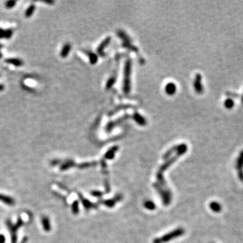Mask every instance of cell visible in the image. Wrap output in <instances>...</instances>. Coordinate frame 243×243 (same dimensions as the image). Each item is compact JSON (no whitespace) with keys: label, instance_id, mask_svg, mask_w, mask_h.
I'll return each mask as SVG.
<instances>
[{"label":"cell","instance_id":"1","mask_svg":"<svg viewBox=\"0 0 243 243\" xmlns=\"http://www.w3.org/2000/svg\"><path fill=\"white\" fill-rule=\"evenodd\" d=\"M130 69H131V61L128 60L126 63L124 72V91L126 93H129L130 90Z\"/></svg>","mask_w":243,"mask_h":243},{"label":"cell","instance_id":"25","mask_svg":"<svg viewBox=\"0 0 243 243\" xmlns=\"http://www.w3.org/2000/svg\"><path fill=\"white\" fill-rule=\"evenodd\" d=\"M3 89H4V85L0 84V91H2Z\"/></svg>","mask_w":243,"mask_h":243},{"label":"cell","instance_id":"6","mask_svg":"<svg viewBox=\"0 0 243 243\" xmlns=\"http://www.w3.org/2000/svg\"><path fill=\"white\" fill-rule=\"evenodd\" d=\"M0 201L10 206L14 205V203H15V201H14V200L12 197L3 195H0Z\"/></svg>","mask_w":243,"mask_h":243},{"label":"cell","instance_id":"8","mask_svg":"<svg viewBox=\"0 0 243 243\" xmlns=\"http://www.w3.org/2000/svg\"><path fill=\"white\" fill-rule=\"evenodd\" d=\"M176 90V85H175L174 83H169L168 84L166 85V92L167 94H168L170 95H173L175 93Z\"/></svg>","mask_w":243,"mask_h":243},{"label":"cell","instance_id":"15","mask_svg":"<svg viewBox=\"0 0 243 243\" xmlns=\"http://www.w3.org/2000/svg\"><path fill=\"white\" fill-rule=\"evenodd\" d=\"M134 120L137 121L138 124H140L139 125H145V120H144L143 117H142L141 116L138 115V114H136V116L134 115Z\"/></svg>","mask_w":243,"mask_h":243},{"label":"cell","instance_id":"14","mask_svg":"<svg viewBox=\"0 0 243 243\" xmlns=\"http://www.w3.org/2000/svg\"><path fill=\"white\" fill-rule=\"evenodd\" d=\"M117 146H116V147H113V148L111 149L110 151H109L108 153H106L105 158H108V159L112 158L113 157V155H114V153H116V150H117Z\"/></svg>","mask_w":243,"mask_h":243},{"label":"cell","instance_id":"29","mask_svg":"<svg viewBox=\"0 0 243 243\" xmlns=\"http://www.w3.org/2000/svg\"><path fill=\"white\" fill-rule=\"evenodd\" d=\"M242 101L243 102V96H242Z\"/></svg>","mask_w":243,"mask_h":243},{"label":"cell","instance_id":"19","mask_svg":"<svg viewBox=\"0 0 243 243\" xmlns=\"http://www.w3.org/2000/svg\"><path fill=\"white\" fill-rule=\"evenodd\" d=\"M78 202L76 201L73 203L72 205V211L74 213H77L78 212Z\"/></svg>","mask_w":243,"mask_h":243},{"label":"cell","instance_id":"20","mask_svg":"<svg viewBox=\"0 0 243 243\" xmlns=\"http://www.w3.org/2000/svg\"><path fill=\"white\" fill-rule=\"evenodd\" d=\"M145 207H146V208H148L149 209H153L155 208V205L152 202L146 203L145 204Z\"/></svg>","mask_w":243,"mask_h":243},{"label":"cell","instance_id":"3","mask_svg":"<svg viewBox=\"0 0 243 243\" xmlns=\"http://www.w3.org/2000/svg\"><path fill=\"white\" fill-rule=\"evenodd\" d=\"M202 76L200 74H197L195 76V79L194 81V88L196 92L199 94H201L203 93V87L201 83Z\"/></svg>","mask_w":243,"mask_h":243},{"label":"cell","instance_id":"23","mask_svg":"<svg viewBox=\"0 0 243 243\" xmlns=\"http://www.w3.org/2000/svg\"><path fill=\"white\" fill-rule=\"evenodd\" d=\"M6 238L3 234H0V243H5Z\"/></svg>","mask_w":243,"mask_h":243},{"label":"cell","instance_id":"28","mask_svg":"<svg viewBox=\"0 0 243 243\" xmlns=\"http://www.w3.org/2000/svg\"><path fill=\"white\" fill-rule=\"evenodd\" d=\"M2 47H3V45L2 44H0V49H1Z\"/></svg>","mask_w":243,"mask_h":243},{"label":"cell","instance_id":"11","mask_svg":"<svg viewBox=\"0 0 243 243\" xmlns=\"http://www.w3.org/2000/svg\"><path fill=\"white\" fill-rule=\"evenodd\" d=\"M35 9H36V7L35 5L31 4L28 8L27 9L26 12H25V17L26 18H30L31 16L34 14Z\"/></svg>","mask_w":243,"mask_h":243},{"label":"cell","instance_id":"5","mask_svg":"<svg viewBox=\"0 0 243 243\" xmlns=\"http://www.w3.org/2000/svg\"><path fill=\"white\" fill-rule=\"evenodd\" d=\"M209 207H210V209L215 213H220L221 211V209H222V207H221L220 203H217V202H216V201H213L212 203H210Z\"/></svg>","mask_w":243,"mask_h":243},{"label":"cell","instance_id":"9","mask_svg":"<svg viewBox=\"0 0 243 243\" xmlns=\"http://www.w3.org/2000/svg\"><path fill=\"white\" fill-rule=\"evenodd\" d=\"M42 224L44 230L45 231H49L51 230V224H50L49 220L47 217H43L42 218Z\"/></svg>","mask_w":243,"mask_h":243},{"label":"cell","instance_id":"27","mask_svg":"<svg viewBox=\"0 0 243 243\" xmlns=\"http://www.w3.org/2000/svg\"><path fill=\"white\" fill-rule=\"evenodd\" d=\"M2 58V53L0 52V58Z\"/></svg>","mask_w":243,"mask_h":243},{"label":"cell","instance_id":"26","mask_svg":"<svg viewBox=\"0 0 243 243\" xmlns=\"http://www.w3.org/2000/svg\"><path fill=\"white\" fill-rule=\"evenodd\" d=\"M45 3H47V4H53L54 2L53 1H48V2H44Z\"/></svg>","mask_w":243,"mask_h":243},{"label":"cell","instance_id":"13","mask_svg":"<svg viewBox=\"0 0 243 243\" xmlns=\"http://www.w3.org/2000/svg\"><path fill=\"white\" fill-rule=\"evenodd\" d=\"M74 165V162H72V161H68V162H65L64 163H63L62 164V166H61V170H67L68 168H70V167H72V166H73Z\"/></svg>","mask_w":243,"mask_h":243},{"label":"cell","instance_id":"10","mask_svg":"<svg viewBox=\"0 0 243 243\" xmlns=\"http://www.w3.org/2000/svg\"><path fill=\"white\" fill-rule=\"evenodd\" d=\"M237 168L238 171L243 170V150L240 153L237 162Z\"/></svg>","mask_w":243,"mask_h":243},{"label":"cell","instance_id":"17","mask_svg":"<svg viewBox=\"0 0 243 243\" xmlns=\"http://www.w3.org/2000/svg\"><path fill=\"white\" fill-rule=\"evenodd\" d=\"M13 35V30L11 28H8V29L5 30V37L4 39H9L12 37Z\"/></svg>","mask_w":243,"mask_h":243},{"label":"cell","instance_id":"22","mask_svg":"<svg viewBox=\"0 0 243 243\" xmlns=\"http://www.w3.org/2000/svg\"><path fill=\"white\" fill-rule=\"evenodd\" d=\"M238 177L239 179L243 182V170L238 171Z\"/></svg>","mask_w":243,"mask_h":243},{"label":"cell","instance_id":"24","mask_svg":"<svg viewBox=\"0 0 243 243\" xmlns=\"http://www.w3.org/2000/svg\"><path fill=\"white\" fill-rule=\"evenodd\" d=\"M59 163V161L58 160H53L51 162V164L52 166H56L57 164Z\"/></svg>","mask_w":243,"mask_h":243},{"label":"cell","instance_id":"12","mask_svg":"<svg viewBox=\"0 0 243 243\" xmlns=\"http://www.w3.org/2000/svg\"><path fill=\"white\" fill-rule=\"evenodd\" d=\"M234 105V102L232 99H228L224 101V106L227 109H232Z\"/></svg>","mask_w":243,"mask_h":243},{"label":"cell","instance_id":"4","mask_svg":"<svg viewBox=\"0 0 243 243\" xmlns=\"http://www.w3.org/2000/svg\"><path fill=\"white\" fill-rule=\"evenodd\" d=\"M5 62L8 64H12L16 67H20L23 65V60L19 58H7L5 60Z\"/></svg>","mask_w":243,"mask_h":243},{"label":"cell","instance_id":"18","mask_svg":"<svg viewBox=\"0 0 243 243\" xmlns=\"http://www.w3.org/2000/svg\"><path fill=\"white\" fill-rule=\"evenodd\" d=\"M16 3V2H15V1H8L5 3V6H6V8L10 9V8H14V7L15 6Z\"/></svg>","mask_w":243,"mask_h":243},{"label":"cell","instance_id":"16","mask_svg":"<svg viewBox=\"0 0 243 243\" xmlns=\"http://www.w3.org/2000/svg\"><path fill=\"white\" fill-rule=\"evenodd\" d=\"M109 41H110V37H108V39H106L105 41L102 43V44L99 46V47L98 49V51L100 53V55L101 54V51L103 49V48H104L105 46H106L107 45H108V43H109Z\"/></svg>","mask_w":243,"mask_h":243},{"label":"cell","instance_id":"21","mask_svg":"<svg viewBox=\"0 0 243 243\" xmlns=\"http://www.w3.org/2000/svg\"><path fill=\"white\" fill-rule=\"evenodd\" d=\"M5 37V30L0 28V39H4Z\"/></svg>","mask_w":243,"mask_h":243},{"label":"cell","instance_id":"7","mask_svg":"<svg viewBox=\"0 0 243 243\" xmlns=\"http://www.w3.org/2000/svg\"><path fill=\"white\" fill-rule=\"evenodd\" d=\"M70 49H71V45L69 43H66L64 45L62 49V51H61L60 53L61 57H62V58H66V57H67L70 51Z\"/></svg>","mask_w":243,"mask_h":243},{"label":"cell","instance_id":"2","mask_svg":"<svg viewBox=\"0 0 243 243\" xmlns=\"http://www.w3.org/2000/svg\"><path fill=\"white\" fill-rule=\"evenodd\" d=\"M184 233V230L182 229V228H179V229H177L175 231H174L172 233H170L169 234L165 235L162 238H158L156 239L154 241V243H162V242H165L168 241H170L171 239L175 238V237H180V236L182 235Z\"/></svg>","mask_w":243,"mask_h":243}]
</instances>
